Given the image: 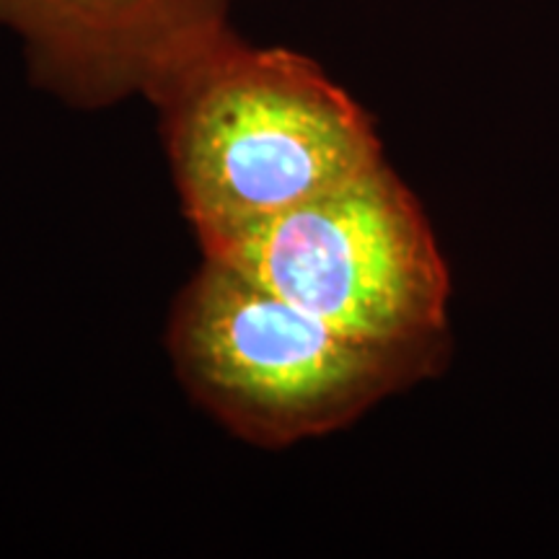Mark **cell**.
Here are the masks:
<instances>
[{
  "instance_id": "6da1fadb",
  "label": "cell",
  "mask_w": 559,
  "mask_h": 559,
  "mask_svg": "<svg viewBox=\"0 0 559 559\" xmlns=\"http://www.w3.org/2000/svg\"><path fill=\"white\" fill-rule=\"evenodd\" d=\"M153 107L202 257L383 160L368 111L324 68L236 32Z\"/></svg>"
},
{
  "instance_id": "7a4b0ae2",
  "label": "cell",
  "mask_w": 559,
  "mask_h": 559,
  "mask_svg": "<svg viewBox=\"0 0 559 559\" xmlns=\"http://www.w3.org/2000/svg\"><path fill=\"white\" fill-rule=\"evenodd\" d=\"M169 349L194 402L260 449L347 428L449 355V345L349 337L207 257L174 306Z\"/></svg>"
},
{
  "instance_id": "3957f363",
  "label": "cell",
  "mask_w": 559,
  "mask_h": 559,
  "mask_svg": "<svg viewBox=\"0 0 559 559\" xmlns=\"http://www.w3.org/2000/svg\"><path fill=\"white\" fill-rule=\"evenodd\" d=\"M334 330L449 345L451 277L423 207L386 160L210 254Z\"/></svg>"
},
{
  "instance_id": "277c9868",
  "label": "cell",
  "mask_w": 559,
  "mask_h": 559,
  "mask_svg": "<svg viewBox=\"0 0 559 559\" xmlns=\"http://www.w3.org/2000/svg\"><path fill=\"white\" fill-rule=\"evenodd\" d=\"M230 0H0L34 86L70 107L151 104L181 70L228 39Z\"/></svg>"
}]
</instances>
